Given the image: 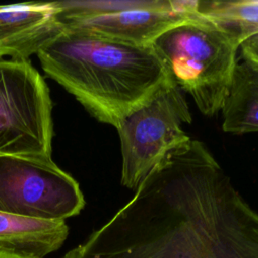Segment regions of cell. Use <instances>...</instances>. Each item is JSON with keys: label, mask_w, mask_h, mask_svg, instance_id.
<instances>
[{"label": "cell", "mask_w": 258, "mask_h": 258, "mask_svg": "<svg viewBox=\"0 0 258 258\" xmlns=\"http://www.w3.org/2000/svg\"><path fill=\"white\" fill-rule=\"evenodd\" d=\"M62 258H258V213L207 146L190 139Z\"/></svg>", "instance_id": "obj_1"}, {"label": "cell", "mask_w": 258, "mask_h": 258, "mask_svg": "<svg viewBox=\"0 0 258 258\" xmlns=\"http://www.w3.org/2000/svg\"><path fill=\"white\" fill-rule=\"evenodd\" d=\"M44 73L99 122L117 128L172 77L152 44L64 28L36 53Z\"/></svg>", "instance_id": "obj_2"}, {"label": "cell", "mask_w": 258, "mask_h": 258, "mask_svg": "<svg viewBox=\"0 0 258 258\" xmlns=\"http://www.w3.org/2000/svg\"><path fill=\"white\" fill-rule=\"evenodd\" d=\"M152 45L204 115L222 110L240 49L229 33L200 14L165 31Z\"/></svg>", "instance_id": "obj_3"}, {"label": "cell", "mask_w": 258, "mask_h": 258, "mask_svg": "<svg viewBox=\"0 0 258 258\" xmlns=\"http://www.w3.org/2000/svg\"><path fill=\"white\" fill-rule=\"evenodd\" d=\"M191 120L186 99L171 78L116 128L121 142V183L136 189L171 151L190 140L181 125Z\"/></svg>", "instance_id": "obj_4"}, {"label": "cell", "mask_w": 258, "mask_h": 258, "mask_svg": "<svg viewBox=\"0 0 258 258\" xmlns=\"http://www.w3.org/2000/svg\"><path fill=\"white\" fill-rule=\"evenodd\" d=\"M64 28L119 41L148 45L170 28L196 19L199 1L62 0L55 1Z\"/></svg>", "instance_id": "obj_5"}, {"label": "cell", "mask_w": 258, "mask_h": 258, "mask_svg": "<svg viewBox=\"0 0 258 258\" xmlns=\"http://www.w3.org/2000/svg\"><path fill=\"white\" fill-rule=\"evenodd\" d=\"M52 101L29 59H0V154L51 158Z\"/></svg>", "instance_id": "obj_6"}, {"label": "cell", "mask_w": 258, "mask_h": 258, "mask_svg": "<svg viewBox=\"0 0 258 258\" xmlns=\"http://www.w3.org/2000/svg\"><path fill=\"white\" fill-rule=\"evenodd\" d=\"M85 198L79 182L51 158L0 154V211L66 221L81 213Z\"/></svg>", "instance_id": "obj_7"}, {"label": "cell", "mask_w": 258, "mask_h": 258, "mask_svg": "<svg viewBox=\"0 0 258 258\" xmlns=\"http://www.w3.org/2000/svg\"><path fill=\"white\" fill-rule=\"evenodd\" d=\"M52 2L0 5V59H28L63 29Z\"/></svg>", "instance_id": "obj_8"}, {"label": "cell", "mask_w": 258, "mask_h": 258, "mask_svg": "<svg viewBox=\"0 0 258 258\" xmlns=\"http://www.w3.org/2000/svg\"><path fill=\"white\" fill-rule=\"evenodd\" d=\"M69 235L64 221L28 218L0 211V254L44 258L58 250Z\"/></svg>", "instance_id": "obj_9"}, {"label": "cell", "mask_w": 258, "mask_h": 258, "mask_svg": "<svg viewBox=\"0 0 258 258\" xmlns=\"http://www.w3.org/2000/svg\"><path fill=\"white\" fill-rule=\"evenodd\" d=\"M223 130L233 134L258 132V67L237 61L222 107Z\"/></svg>", "instance_id": "obj_10"}, {"label": "cell", "mask_w": 258, "mask_h": 258, "mask_svg": "<svg viewBox=\"0 0 258 258\" xmlns=\"http://www.w3.org/2000/svg\"><path fill=\"white\" fill-rule=\"evenodd\" d=\"M198 12L224 29L240 45L258 35V0L199 1Z\"/></svg>", "instance_id": "obj_11"}, {"label": "cell", "mask_w": 258, "mask_h": 258, "mask_svg": "<svg viewBox=\"0 0 258 258\" xmlns=\"http://www.w3.org/2000/svg\"><path fill=\"white\" fill-rule=\"evenodd\" d=\"M244 59L258 67V35L250 37L240 45Z\"/></svg>", "instance_id": "obj_12"}, {"label": "cell", "mask_w": 258, "mask_h": 258, "mask_svg": "<svg viewBox=\"0 0 258 258\" xmlns=\"http://www.w3.org/2000/svg\"><path fill=\"white\" fill-rule=\"evenodd\" d=\"M0 258H22V257H17V256H11V255H4V254H0Z\"/></svg>", "instance_id": "obj_13"}]
</instances>
